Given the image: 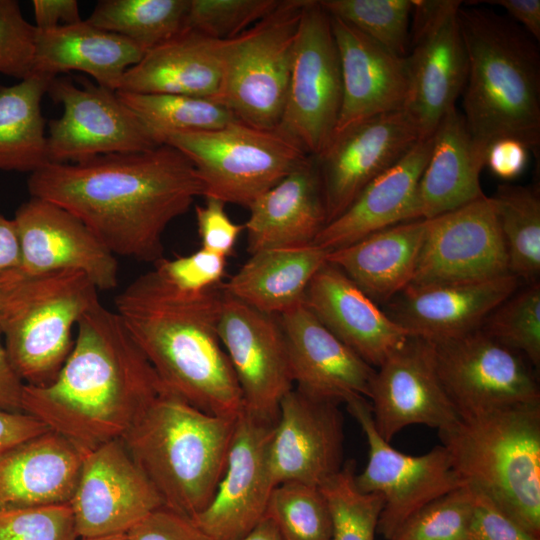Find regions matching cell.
Instances as JSON below:
<instances>
[{"instance_id": "ffe728a7", "label": "cell", "mask_w": 540, "mask_h": 540, "mask_svg": "<svg viewBox=\"0 0 540 540\" xmlns=\"http://www.w3.org/2000/svg\"><path fill=\"white\" fill-rule=\"evenodd\" d=\"M420 139L418 128L404 109L373 117L335 136L315 157L327 224Z\"/></svg>"}, {"instance_id": "5b68a950", "label": "cell", "mask_w": 540, "mask_h": 540, "mask_svg": "<svg viewBox=\"0 0 540 540\" xmlns=\"http://www.w3.org/2000/svg\"><path fill=\"white\" fill-rule=\"evenodd\" d=\"M235 421L165 392L121 440L163 506L193 519L210 503L225 471Z\"/></svg>"}, {"instance_id": "e575fe53", "label": "cell", "mask_w": 540, "mask_h": 540, "mask_svg": "<svg viewBox=\"0 0 540 540\" xmlns=\"http://www.w3.org/2000/svg\"><path fill=\"white\" fill-rule=\"evenodd\" d=\"M51 81L30 75L0 86V171L31 174L50 163L41 101Z\"/></svg>"}, {"instance_id": "83f0119b", "label": "cell", "mask_w": 540, "mask_h": 540, "mask_svg": "<svg viewBox=\"0 0 540 540\" xmlns=\"http://www.w3.org/2000/svg\"><path fill=\"white\" fill-rule=\"evenodd\" d=\"M431 143L432 136L418 140L399 161L371 181L341 215L326 224L313 245L331 251L387 227L417 220V187Z\"/></svg>"}, {"instance_id": "52a82bcc", "label": "cell", "mask_w": 540, "mask_h": 540, "mask_svg": "<svg viewBox=\"0 0 540 540\" xmlns=\"http://www.w3.org/2000/svg\"><path fill=\"white\" fill-rule=\"evenodd\" d=\"M82 272L25 276L0 306V331L9 359L25 385L52 382L69 356L73 328L99 301Z\"/></svg>"}, {"instance_id": "c3c4849f", "label": "cell", "mask_w": 540, "mask_h": 540, "mask_svg": "<svg viewBox=\"0 0 540 540\" xmlns=\"http://www.w3.org/2000/svg\"><path fill=\"white\" fill-rule=\"evenodd\" d=\"M471 490L469 540H540L504 512L482 491Z\"/></svg>"}, {"instance_id": "f35d334b", "label": "cell", "mask_w": 540, "mask_h": 540, "mask_svg": "<svg viewBox=\"0 0 540 540\" xmlns=\"http://www.w3.org/2000/svg\"><path fill=\"white\" fill-rule=\"evenodd\" d=\"M355 462L349 460L319 488L329 507L332 540H375L383 498L355 483Z\"/></svg>"}, {"instance_id": "5bb4252c", "label": "cell", "mask_w": 540, "mask_h": 540, "mask_svg": "<svg viewBox=\"0 0 540 540\" xmlns=\"http://www.w3.org/2000/svg\"><path fill=\"white\" fill-rule=\"evenodd\" d=\"M346 406L369 447L367 464L355 475V483L362 492L382 496L377 533L385 540L423 506L463 485L442 445L418 456L402 453L377 432L366 398L351 399Z\"/></svg>"}, {"instance_id": "3957f363", "label": "cell", "mask_w": 540, "mask_h": 540, "mask_svg": "<svg viewBox=\"0 0 540 540\" xmlns=\"http://www.w3.org/2000/svg\"><path fill=\"white\" fill-rule=\"evenodd\" d=\"M220 285L176 289L153 269L114 298V311L166 390L211 415L236 419L243 396L218 335Z\"/></svg>"}, {"instance_id": "8d00e7d4", "label": "cell", "mask_w": 540, "mask_h": 540, "mask_svg": "<svg viewBox=\"0 0 540 540\" xmlns=\"http://www.w3.org/2000/svg\"><path fill=\"white\" fill-rule=\"evenodd\" d=\"M493 198L509 273L527 284L540 273V195L530 186L502 184Z\"/></svg>"}, {"instance_id": "4dcf8cb0", "label": "cell", "mask_w": 540, "mask_h": 540, "mask_svg": "<svg viewBox=\"0 0 540 540\" xmlns=\"http://www.w3.org/2000/svg\"><path fill=\"white\" fill-rule=\"evenodd\" d=\"M487 152L474 141L463 114L451 108L432 134L430 156L420 178L416 219H431L484 196L480 176Z\"/></svg>"}, {"instance_id": "7a4b0ae2", "label": "cell", "mask_w": 540, "mask_h": 540, "mask_svg": "<svg viewBox=\"0 0 540 540\" xmlns=\"http://www.w3.org/2000/svg\"><path fill=\"white\" fill-rule=\"evenodd\" d=\"M55 379L25 385L23 412L90 451L122 438L168 392L114 310L100 300L80 318Z\"/></svg>"}, {"instance_id": "6f0895ef", "label": "cell", "mask_w": 540, "mask_h": 540, "mask_svg": "<svg viewBox=\"0 0 540 540\" xmlns=\"http://www.w3.org/2000/svg\"><path fill=\"white\" fill-rule=\"evenodd\" d=\"M20 266V249L13 219L0 211V274Z\"/></svg>"}, {"instance_id": "9f6ffc18", "label": "cell", "mask_w": 540, "mask_h": 540, "mask_svg": "<svg viewBox=\"0 0 540 540\" xmlns=\"http://www.w3.org/2000/svg\"><path fill=\"white\" fill-rule=\"evenodd\" d=\"M502 7L509 18L522 27L535 41L540 40L539 0H492L484 1Z\"/></svg>"}, {"instance_id": "ac0fdd59", "label": "cell", "mask_w": 540, "mask_h": 540, "mask_svg": "<svg viewBox=\"0 0 540 540\" xmlns=\"http://www.w3.org/2000/svg\"><path fill=\"white\" fill-rule=\"evenodd\" d=\"M70 505L79 538L125 534L163 507L121 438L87 452Z\"/></svg>"}, {"instance_id": "d6986e66", "label": "cell", "mask_w": 540, "mask_h": 540, "mask_svg": "<svg viewBox=\"0 0 540 540\" xmlns=\"http://www.w3.org/2000/svg\"><path fill=\"white\" fill-rule=\"evenodd\" d=\"M25 276L58 271L84 273L98 290L119 282L116 256L77 217L44 199L30 197L13 218Z\"/></svg>"}, {"instance_id": "94428289", "label": "cell", "mask_w": 540, "mask_h": 540, "mask_svg": "<svg viewBox=\"0 0 540 540\" xmlns=\"http://www.w3.org/2000/svg\"><path fill=\"white\" fill-rule=\"evenodd\" d=\"M78 540H125V534L79 538Z\"/></svg>"}, {"instance_id": "b9f144b4", "label": "cell", "mask_w": 540, "mask_h": 540, "mask_svg": "<svg viewBox=\"0 0 540 540\" xmlns=\"http://www.w3.org/2000/svg\"><path fill=\"white\" fill-rule=\"evenodd\" d=\"M490 338L540 366V284L529 283L499 304L479 328Z\"/></svg>"}, {"instance_id": "680465c9", "label": "cell", "mask_w": 540, "mask_h": 540, "mask_svg": "<svg viewBox=\"0 0 540 540\" xmlns=\"http://www.w3.org/2000/svg\"><path fill=\"white\" fill-rule=\"evenodd\" d=\"M237 540H284L275 523L264 516L248 533Z\"/></svg>"}, {"instance_id": "681fc988", "label": "cell", "mask_w": 540, "mask_h": 540, "mask_svg": "<svg viewBox=\"0 0 540 540\" xmlns=\"http://www.w3.org/2000/svg\"><path fill=\"white\" fill-rule=\"evenodd\" d=\"M195 215L201 248L225 258L230 255L244 226L229 218L225 203L207 197L203 205L195 206Z\"/></svg>"}, {"instance_id": "7c38bea8", "label": "cell", "mask_w": 540, "mask_h": 540, "mask_svg": "<svg viewBox=\"0 0 540 540\" xmlns=\"http://www.w3.org/2000/svg\"><path fill=\"white\" fill-rule=\"evenodd\" d=\"M432 344L439 380L459 417L540 403L531 364L480 329Z\"/></svg>"}, {"instance_id": "4316f807", "label": "cell", "mask_w": 540, "mask_h": 540, "mask_svg": "<svg viewBox=\"0 0 540 540\" xmlns=\"http://www.w3.org/2000/svg\"><path fill=\"white\" fill-rule=\"evenodd\" d=\"M243 225L248 252L313 245L327 224L323 187L316 158L298 167L249 206Z\"/></svg>"}, {"instance_id": "11a10c76", "label": "cell", "mask_w": 540, "mask_h": 540, "mask_svg": "<svg viewBox=\"0 0 540 540\" xmlns=\"http://www.w3.org/2000/svg\"><path fill=\"white\" fill-rule=\"evenodd\" d=\"M25 383L14 369L0 331V409L23 412L22 396Z\"/></svg>"}, {"instance_id": "7dc6e473", "label": "cell", "mask_w": 540, "mask_h": 540, "mask_svg": "<svg viewBox=\"0 0 540 540\" xmlns=\"http://www.w3.org/2000/svg\"><path fill=\"white\" fill-rule=\"evenodd\" d=\"M154 270L178 290L197 293L221 284L226 258L204 248L174 259H160Z\"/></svg>"}, {"instance_id": "7402d4cb", "label": "cell", "mask_w": 540, "mask_h": 540, "mask_svg": "<svg viewBox=\"0 0 540 540\" xmlns=\"http://www.w3.org/2000/svg\"><path fill=\"white\" fill-rule=\"evenodd\" d=\"M334 401L297 389L281 400L269 449L275 485L287 481L320 487L343 466V416Z\"/></svg>"}, {"instance_id": "db71d44e", "label": "cell", "mask_w": 540, "mask_h": 540, "mask_svg": "<svg viewBox=\"0 0 540 540\" xmlns=\"http://www.w3.org/2000/svg\"><path fill=\"white\" fill-rule=\"evenodd\" d=\"M33 13L37 29L45 30L82 21L76 0H33Z\"/></svg>"}, {"instance_id": "e0dca14e", "label": "cell", "mask_w": 540, "mask_h": 540, "mask_svg": "<svg viewBox=\"0 0 540 540\" xmlns=\"http://www.w3.org/2000/svg\"><path fill=\"white\" fill-rule=\"evenodd\" d=\"M275 425L244 410L236 418L222 478L210 503L192 519L211 540H237L265 516L276 486L269 461Z\"/></svg>"}, {"instance_id": "2e32d148", "label": "cell", "mask_w": 540, "mask_h": 540, "mask_svg": "<svg viewBox=\"0 0 540 540\" xmlns=\"http://www.w3.org/2000/svg\"><path fill=\"white\" fill-rule=\"evenodd\" d=\"M218 335L240 386L244 411L276 424L281 400L294 388L278 317L223 293Z\"/></svg>"}, {"instance_id": "277c9868", "label": "cell", "mask_w": 540, "mask_h": 540, "mask_svg": "<svg viewBox=\"0 0 540 540\" xmlns=\"http://www.w3.org/2000/svg\"><path fill=\"white\" fill-rule=\"evenodd\" d=\"M468 74L463 117L478 146L512 138L540 146V51L509 17L477 7L459 9Z\"/></svg>"}, {"instance_id": "603a6c76", "label": "cell", "mask_w": 540, "mask_h": 540, "mask_svg": "<svg viewBox=\"0 0 540 540\" xmlns=\"http://www.w3.org/2000/svg\"><path fill=\"white\" fill-rule=\"evenodd\" d=\"M293 385L316 399H369L376 369L331 333L304 303L277 316Z\"/></svg>"}, {"instance_id": "ba28073f", "label": "cell", "mask_w": 540, "mask_h": 540, "mask_svg": "<svg viewBox=\"0 0 540 540\" xmlns=\"http://www.w3.org/2000/svg\"><path fill=\"white\" fill-rule=\"evenodd\" d=\"M159 144L192 163L205 198L246 207L309 156L276 130L240 120L212 130L164 134Z\"/></svg>"}, {"instance_id": "60d3db41", "label": "cell", "mask_w": 540, "mask_h": 540, "mask_svg": "<svg viewBox=\"0 0 540 540\" xmlns=\"http://www.w3.org/2000/svg\"><path fill=\"white\" fill-rule=\"evenodd\" d=\"M334 17L344 20L400 57L409 51L412 0H319Z\"/></svg>"}, {"instance_id": "44dd1931", "label": "cell", "mask_w": 540, "mask_h": 540, "mask_svg": "<svg viewBox=\"0 0 540 540\" xmlns=\"http://www.w3.org/2000/svg\"><path fill=\"white\" fill-rule=\"evenodd\" d=\"M369 400L375 428L389 442L405 427L438 431L459 416L439 380L431 342L409 337L376 369Z\"/></svg>"}, {"instance_id": "836d02e7", "label": "cell", "mask_w": 540, "mask_h": 540, "mask_svg": "<svg viewBox=\"0 0 540 540\" xmlns=\"http://www.w3.org/2000/svg\"><path fill=\"white\" fill-rule=\"evenodd\" d=\"M327 253L316 245L258 251L220 288L261 312L279 316L303 303Z\"/></svg>"}, {"instance_id": "9a60e30c", "label": "cell", "mask_w": 540, "mask_h": 540, "mask_svg": "<svg viewBox=\"0 0 540 540\" xmlns=\"http://www.w3.org/2000/svg\"><path fill=\"white\" fill-rule=\"evenodd\" d=\"M508 257L492 197L428 219L407 288L466 283L508 274Z\"/></svg>"}, {"instance_id": "cb8c5ba5", "label": "cell", "mask_w": 540, "mask_h": 540, "mask_svg": "<svg viewBox=\"0 0 540 540\" xmlns=\"http://www.w3.org/2000/svg\"><path fill=\"white\" fill-rule=\"evenodd\" d=\"M331 25L342 81L334 138L368 119L403 110L410 83L406 57L395 55L342 19L331 16Z\"/></svg>"}, {"instance_id": "484cf974", "label": "cell", "mask_w": 540, "mask_h": 540, "mask_svg": "<svg viewBox=\"0 0 540 540\" xmlns=\"http://www.w3.org/2000/svg\"><path fill=\"white\" fill-rule=\"evenodd\" d=\"M303 303L331 333L374 368L410 337L347 275L328 262L310 281Z\"/></svg>"}, {"instance_id": "ee69618b", "label": "cell", "mask_w": 540, "mask_h": 540, "mask_svg": "<svg viewBox=\"0 0 540 540\" xmlns=\"http://www.w3.org/2000/svg\"><path fill=\"white\" fill-rule=\"evenodd\" d=\"M280 0H189L185 28L218 40L233 38L268 15Z\"/></svg>"}, {"instance_id": "8992f818", "label": "cell", "mask_w": 540, "mask_h": 540, "mask_svg": "<svg viewBox=\"0 0 540 540\" xmlns=\"http://www.w3.org/2000/svg\"><path fill=\"white\" fill-rule=\"evenodd\" d=\"M439 436L462 483L540 537V403L459 417Z\"/></svg>"}, {"instance_id": "9c48e42d", "label": "cell", "mask_w": 540, "mask_h": 540, "mask_svg": "<svg viewBox=\"0 0 540 540\" xmlns=\"http://www.w3.org/2000/svg\"><path fill=\"white\" fill-rule=\"evenodd\" d=\"M307 0H280L264 18L227 39L215 101L251 126L275 130L285 104L299 22Z\"/></svg>"}, {"instance_id": "6da1fadb", "label": "cell", "mask_w": 540, "mask_h": 540, "mask_svg": "<svg viewBox=\"0 0 540 540\" xmlns=\"http://www.w3.org/2000/svg\"><path fill=\"white\" fill-rule=\"evenodd\" d=\"M31 197L83 222L115 255L156 263L167 226L203 196L192 163L177 149L100 155L80 163H48L29 174Z\"/></svg>"}, {"instance_id": "74e56055", "label": "cell", "mask_w": 540, "mask_h": 540, "mask_svg": "<svg viewBox=\"0 0 540 540\" xmlns=\"http://www.w3.org/2000/svg\"><path fill=\"white\" fill-rule=\"evenodd\" d=\"M116 92L147 126L158 144L164 134L212 130L238 120L228 108L209 98Z\"/></svg>"}, {"instance_id": "1f68e13d", "label": "cell", "mask_w": 540, "mask_h": 540, "mask_svg": "<svg viewBox=\"0 0 540 540\" xmlns=\"http://www.w3.org/2000/svg\"><path fill=\"white\" fill-rule=\"evenodd\" d=\"M146 51L134 42L86 20L52 29H37L31 75L53 80L81 71L98 85L117 91L126 71Z\"/></svg>"}, {"instance_id": "d590c367", "label": "cell", "mask_w": 540, "mask_h": 540, "mask_svg": "<svg viewBox=\"0 0 540 540\" xmlns=\"http://www.w3.org/2000/svg\"><path fill=\"white\" fill-rule=\"evenodd\" d=\"M189 0H101L86 21L145 51L185 28Z\"/></svg>"}, {"instance_id": "f6af8a7d", "label": "cell", "mask_w": 540, "mask_h": 540, "mask_svg": "<svg viewBox=\"0 0 540 540\" xmlns=\"http://www.w3.org/2000/svg\"><path fill=\"white\" fill-rule=\"evenodd\" d=\"M70 503L0 509V540H78Z\"/></svg>"}, {"instance_id": "7bdbcfd3", "label": "cell", "mask_w": 540, "mask_h": 540, "mask_svg": "<svg viewBox=\"0 0 540 540\" xmlns=\"http://www.w3.org/2000/svg\"><path fill=\"white\" fill-rule=\"evenodd\" d=\"M471 490L467 484L432 500L388 540H469Z\"/></svg>"}, {"instance_id": "f5cc1de1", "label": "cell", "mask_w": 540, "mask_h": 540, "mask_svg": "<svg viewBox=\"0 0 540 540\" xmlns=\"http://www.w3.org/2000/svg\"><path fill=\"white\" fill-rule=\"evenodd\" d=\"M48 430L43 422L28 413L0 409V456Z\"/></svg>"}, {"instance_id": "91938a15", "label": "cell", "mask_w": 540, "mask_h": 540, "mask_svg": "<svg viewBox=\"0 0 540 540\" xmlns=\"http://www.w3.org/2000/svg\"><path fill=\"white\" fill-rule=\"evenodd\" d=\"M23 277L19 268L0 274V306Z\"/></svg>"}, {"instance_id": "f1b7e54d", "label": "cell", "mask_w": 540, "mask_h": 540, "mask_svg": "<svg viewBox=\"0 0 540 540\" xmlns=\"http://www.w3.org/2000/svg\"><path fill=\"white\" fill-rule=\"evenodd\" d=\"M88 451L48 430L0 456V509L70 503Z\"/></svg>"}, {"instance_id": "ab89813d", "label": "cell", "mask_w": 540, "mask_h": 540, "mask_svg": "<svg viewBox=\"0 0 540 540\" xmlns=\"http://www.w3.org/2000/svg\"><path fill=\"white\" fill-rule=\"evenodd\" d=\"M266 516L284 540H332V520L319 487L296 481L276 485Z\"/></svg>"}, {"instance_id": "d6a6232c", "label": "cell", "mask_w": 540, "mask_h": 540, "mask_svg": "<svg viewBox=\"0 0 540 540\" xmlns=\"http://www.w3.org/2000/svg\"><path fill=\"white\" fill-rule=\"evenodd\" d=\"M428 219L402 222L327 253L373 301L387 304L410 284L425 239Z\"/></svg>"}, {"instance_id": "bcb514c9", "label": "cell", "mask_w": 540, "mask_h": 540, "mask_svg": "<svg viewBox=\"0 0 540 540\" xmlns=\"http://www.w3.org/2000/svg\"><path fill=\"white\" fill-rule=\"evenodd\" d=\"M37 28L15 0H0V73L18 80L31 75Z\"/></svg>"}, {"instance_id": "f907efd6", "label": "cell", "mask_w": 540, "mask_h": 540, "mask_svg": "<svg viewBox=\"0 0 540 540\" xmlns=\"http://www.w3.org/2000/svg\"><path fill=\"white\" fill-rule=\"evenodd\" d=\"M125 540H211L192 519L161 507L125 533Z\"/></svg>"}, {"instance_id": "f546056e", "label": "cell", "mask_w": 540, "mask_h": 540, "mask_svg": "<svg viewBox=\"0 0 540 540\" xmlns=\"http://www.w3.org/2000/svg\"><path fill=\"white\" fill-rule=\"evenodd\" d=\"M225 42L184 28L146 51L126 71L117 91L215 100L222 84Z\"/></svg>"}, {"instance_id": "d4e9b609", "label": "cell", "mask_w": 540, "mask_h": 540, "mask_svg": "<svg viewBox=\"0 0 540 540\" xmlns=\"http://www.w3.org/2000/svg\"><path fill=\"white\" fill-rule=\"evenodd\" d=\"M511 273L474 282L406 288L384 310L410 337L437 343L480 328L519 287Z\"/></svg>"}, {"instance_id": "8fae6325", "label": "cell", "mask_w": 540, "mask_h": 540, "mask_svg": "<svg viewBox=\"0 0 540 540\" xmlns=\"http://www.w3.org/2000/svg\"><path fill=\"white\" fill-rule=\"evenodd\" d=\"M409 94L404 110L421 138L431 137L443 116L456 106L468 74L459 23L458 0H412Z\"/></svg>"}, {"instance_id": "4fadbf2b", "label": "cell", "mask_w": 540, "mask_h": 540, "mask_svg": "<svg viewBox=\"0 0 540 540\" xmlns=\"http://www.w3.org/2000/svg\"><path fill=\"white\" fill-rule=\"evenodd\" d=\"M47 93L62 104L63 113L48 123L51 163H80L100 155L134 153L159 144L116 91L89 82L77 86L54 78Z\"/></svg>"}, {"instance_id": "30bf717a", "label": "cell", "mask_w": 540, "mask_h": 540, "mask_svg": "<svg viewBox=\"0 0 540 540\" xmlns=\"http://www.w3.org/2000/svg\"><path fill=\"white\" fill-rule=\"evenodd\" d=\"M341 101V69L331 16L319 0H307L275 130L307 155L318 157L333 138Z\"/></svg>"}, {"instance_id": "816d5d0a", "label": "cell", "mask_w": 540, "mask_h": 540, "mask_svg": "<svg viewBox=\"0 0 540 540\" xmlns=\"http://www.w3.org/2000/svg\"><path fill=\"white\" fill-rule=\"evenodd\" d=\"M529 151L524 143L516 139H498L488 147L485 166L501 179H514L524 171Z\"/></svg>"}]
</instances>
